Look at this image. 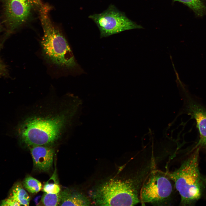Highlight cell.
<instances>
[{"instance_id": "4", "label": "cell", "mask_w": 206, "mask_h": 206, "mask_svg": "<svg viewBox=\"0 0 206 206\" xmlns=\"http://www.w3.org/2000/svg\"><path fill=\"white\" fill-rule=\"evenodd\" d=\"M133 181L111 179L99 185L92 197L96 205L133 206L140 200Z\"/></svg>"}, {"instance_id": "3", "label": "cell", "mask_w": 206, "mask_h": 206, "mask_svg": "<svg viewBox=\"0 0 206 206\" xmlns=\"http://www.w3.org/2000/svg\"><path fill=\"white\" fill-rule=\"evenodd\" d=\"M66 120L64 115L52 118L28 119L19 126L18 135L22 142L28 145L49 144L57 139Z\"/></svg>"}, {"instance_id": "19", "label": "cell", "mask_w": 206, "mask_h": 206, "mask_svg": "<svg viewBox=\"0 0 206 206\" xmlns=\"http://www.w3.org/2000/svg\"></svg>"}, {"instance_id": "15", "label": "cell", "mask_w": 206, "mask_h": 206, "mask_svg": "<svg viewBox=\"0 0 206 206\" xmlns=\"http://www.w3.org/2000/svg\"><path fill=\"white\" fill-rule=\"evenodd\" d=\"M60 190L59 185L56 183H47L43 189V191L45 193L52 194L58 193L60 192Z\"/></svg>"}, {"instance_id": "11", "label": "cell", "mask_w": 206, "mask_h": 206, "mask_svg": "<svg viewBox=\"0 0 206 206\" xmlns=\"http://www.w3.org/2000/svg\"><path fill=\"white\" fill-rule=\"evenodd\" d=\"M9 197L18 202L21 205H29L30 197L20 183H17L13 186Z\"/></svg>"}, {"instance_id": "16", "label": "cell", "mask_w": 206, "mask_h": 206, "mask_svg": "<svg viewBox=\"0 0 206 206\" xmlns=\"http://www.w3.org/2000/svg\"><path fill=\"white\" fill-rule=\"evenodd\" d=\"M2 206H20L21 205L17 201L9 197L8 198L3 200L1 203Z\"/></svg>"}, {"instance_id": "6", "label": "cell", "mask_w": 206, "mask_h": 206, "mask_svg": "<svg viewBox=\"0 0 206 206\" xmlns=\"http://www.w3.org/2000/svg\"><path fill=\"white\" fill-rule=\"evenodd\" d=\"M168 177L166 173L158 171L151 173L140 190V200L142 204H160L169 198L172 186Z\"/></svg>"}, {"instance_id": "18", "label": "cell", "mask_w": 206, "mask_h": 206, "mask_svg": "<svg viewBox=\"0 0 206 206\" xmlns=\"http://www.w3.org/2000/svg\"><path fill=\"white\" fill-rule=\"evenodd\" d=\"M1 46V44H0V47Z\"/></svg>"}, {"instance_id": "13", "label": "cell", "mask_w": 206, "mask_h": 206, "mask_svg": "<svg viewBox=\"0 0 206 206\" xmlns=\"http://www.w3.org/2000/svg\"><path fill=\"white\" fill-rule=\"evenodd\" d=\"M23 184L26 189L31 193H37L42 188L41 183L31 176H28L25 178L23 181Z\"/></svg>"}, {"instance_id": "1", "label": "cell", "mask_w": 206, "mask_h": 206, "mask_svg": "<svg viewBox=\"0 0 206 206\" xmlns=\"http://www.w3.org/2000/svg\"><path fill=\"white\" fill-rule=\"evenodd\" d=\"M197 149L174 171L166 173L174 182L183 206L192 205L200 199L206 188V176L201 173L199 167V152Z\"/></svg>"}, {"instance_id": "7", "label": "cell", "mask_w": 206, "mask_h": 206, "mask_svg": "<svg viewBox=\"0 0 206 206\" xmlns=\"http://www.w3.org/2000/svg\"><path fill=\"white\" fill-rule=\"evenodd\" d=\"M31 8L29 0H6L5 15L11 29H14L26 21Z\"/></svg>"}, {"instance_id": "10", "label": "cell", "mask_w": 206, "mask_h": 206, "mask_svg": "<svg viewBox=\"0 0 206 206\" xmlns=\"http://www.w3.org/2000/svg\"><path fill=\"white\" fill-rule=\"evenodd\" d=\"M60 206H88L91 202L88 198L80 192L66 189L60 192Z\"/></svg>"}, {"instance_id": "5", "label": "cell", "mask_w": 206, "mask_h": 206, "mask_svg": "<svg viewBox=\"0 0 206 206\" xmlns=\"http://www.w3.org/2000/svg\"><path fill=\"white\" fill-rule=\"evenodd\" d=\"M88 17L98 27L101 37H108L126 30L142 28L112 4L102 13L90 15Z\"/></svg>"}, {"instance_id": "12", "label": "cell", "mask_w": 206, "mask_h": 206, "mask_svg": "<svg viewBox=\"0 0 206 206\" xmlns=\"http://www.w3.org/2000/svg\"><path fill=\"white\" fill-rule=\"evenodd\" d=\"M181 3L189 7L197 15L206 14V7L201 0H173Z\"/></svg>"}, {"instance_id": "9", "label": "cell", "mask_w": 206, "mask_h": 206, "mask_svg": "<svg viewBox=\"0 0 206 206\" xmlns=\"http://www.w3.org/2000/svg\"><path fill=\"white\" fill-rule=\"evenodd\" d=\"M35 167L41 171H47L52 167L54 151L53 149L43 146H34L30 149Z\"/></svg>"}, {"instance_id": "8", "label": "cell", "mask_w": 206, "mask_h": 206, "mask_svg": "<svg viewBox=\"0 0 206 206\" xmlns=\"http://www.w3.org/2000/svg\"><path fill=\"white\" fill-rule=\"evenodd\" d=\"M188 112L195 119L199 132V138L195 148H202L206 152V107L195 99L189 98L187 100Z\"/></svg>"}, {"instance_id": "14", "label": "cell", "mask_w": 206, "mask_h": 206, "mask_svg": "<svg viewBox=\"0 0 206 206\" xmlns=\"http://www.w3.org/2000/svg\"><path fill=\"white\" fill-rule=\"evenodd\" d=\"M61 201L60 192L55 194L45 193L41 198V202L45 206L60 205Z\"/></svg>"}, {"instance_id": "2", "label": "cell", "mask_w": 206, "mask_h": 206, "mask_svg": "<svg viewBox=\"0 0 206 206\" xmlns=\"http://www.w3.org/2000/svg\"><path fill=\"white\" fill-rule=\"evenodd\" d=\"M48 9L42 7L40 19L43 31L41 44L44 57L48 62L60 68L71 70L76 64L65 37L53 25L48 15Z\"/></svg>"}, {"instance_id": "17", "label": "cell", "mask_w": 206, "mask_h": 206, "mask_svg": "<svg viewBox=\"0 0 206 206\" xmlns=\"http://www.w3.org/2000/svg\"><path fill=\"white\" fill-rule=\"evenodd\" d=\"M29 0L30 1H34V0ZM35 0V1H36V0Z\"/></svg>"}]
</instances>
